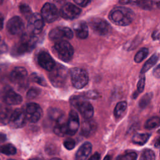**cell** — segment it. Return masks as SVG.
Listing matches in <instances>:
<instances>
[{"instance_id":"1","label":"cell","mask_w":160,"mask_h":160,"mask_svg":"<svg viewBox=\"0 0 160 160\" xmlns=\"http://www.w3.org/2000/svg\"><path fill=\"white\" fill-rule=\"evenodd\" d=\"M109 18L112 22L118 26H128L134 19V12L129 8L117 6L109 12Z\"/></svg>"},{"instance_id":"2","label":"cell","mask_w":160,"mask_h":160,"mask_svg":"<svg viewBox=\"0 0 160 160\" xmlns=\"http://www.w3.org/2000/svg\"><path fill=\"white\" fill-rule=\"evenodd\" d=\"M69 101L71 106L78 110L85 119H89L92 117L94 108L83 96L74 95L70 98Z\"/></svg>"},{"instance_id":"3","label":"cell","mask_w":160,"mask_h":160,"mask_svg":"<svg viewBox=\"0 0 160 160\" xmlns=\"http://www.w3.org/2000/svg\"><path fill=\"white\" fill-rule=\"evenodd\" d=\"M68 76V71L67 68L61 64H58L50 71L49 78L53 86L61 88L65 84Z\"/></svg>"},{"instance_id":"4","label":"cell","mask_w":160,"mask_h":160,"mask_svg":"<svg viewBox=\"0 0 160 160\" xmlns=\"http://www.w3.org/2000/svg\"><path fill=\"white\" fill-rule=\"evenodd\" d=\"M53 49L57 56L64 62L71 61L74 54V48L72 45L66 40L56 41Z\"/></svg>"},{"instance_id":"5","label":"cell","mask_w":160,"mask_h":160,"mask_svg":"<svg viewBox=\"0 0 160 160\" xmlns=\"http://www.w3.org/2000/svg\"><path fill=\"white\" fill-rule=\"evenodd\" d=\"M38 38L32 34H23L18 44L16 46L14 51L18 55L24 54L31 52L36 45Z\"/></svg>"},{"instance_id":"6","label":"cell","mask_w":160,"mask_h":160,"mask_svg":"<svg viewBox=\"0 0 160 160\" xmlns=\"http://www.w3.org/2000/svg\"><path fill=\"white\" fill-rule=\"evenodd\" d=\"M71 82L76 89H82L89 81V77L87 72L79 68H73L69 71Z\"/></svg>"},{"instance_id":"7","label":"cell","mask_w":160,"mask_h":160,"mask_svg":"<svg viewBox=\"0 0 160 160\" xmlns=\"http://www.w3.org/2000/svg\"><path fill=\"white\" fill-rule=\"evenodd\" d=\"M0 98L4 104L8 106L18 105L22 101L21 96L16 92L9 86H6L1 90Z\"/></svg>"},{"instance_id":"8","label":"cell","mask_w":160,"mask_h":160,"mask_svg":"<svg viewBox=\"0 0 160 160\" xmlns=\"http://www.w3.org/2000/svg\"><path fill=\"white\" fill-rule=\"evenodd\" d=\"M89 24L91 29L97 34L106 36L110 33L111 26L109 23L101 18H94L89 20Z\"/></svg>"},{"instance_id":"9","label":"cell","mask_w":160,"mask_h":160,"mask_svg":"<svg viewBox=\"0 0 160 160\" xmlns=\"http://www.w3.org/2000/svg\"><path fill=\"white\" fill-rule=\"evenodd\" d=\"M28 20L27 28L30 34L35 36L42 31L44 26V21L40 14L37 12L32 14Z\"/></svg>"},{"instance_id":"10","label":"cell","mask_w":160,"mask_h":160,"mask_svg":"<svg viewBox=\"0 0 160 160\" xmlns=\"http://www.w3.org/2000/svg\"><path fill=\"white\" fill-rule=\"evenodd\" d=\"M41 16L47 22H52L55 21L59 17V11L57 7L50 2L45 3L41 11Z\"/></svg>"},{"instance_id":"11","label":"cell","mask_w":160,"mask_h":160,"mask_svg":"<svg viewBox=\"0 0 160 160\" xmlns=\"http://www.w3.org/2000/svg\"><path fill=\"white\" fill-rule=\"evenodd\" d=\"M73 37L72 31L64 26H58L52 29L49 33V38L52 41H61L63 39H70Z\"/></svg>"},{"instance_id":"12","label":"cell","mask_w":160,"mask_h":160,"mask_svg":"<svg viewBox=\"0 0 160 160\" xmlns=\"http://www.w3.org/2000/svg\"><path fill=\"white\" fill-rule=\"evenodd\" d=\"M81 12V10L79 7L71 2H66L62 6L59 14L64 19L72 20L78 18Z\"/></svg>"},{"instance_id":"13","label":"cell","mask_w":160,"mask_h":160,"mask_svg":"<svg viewBox=\"0 0 160 160\" xmlns=\"http://www.w3.org/2000/svg\"><path fill=\"white\" fill-rule=\"evenodd\" d=\"M26 120L31 122H38L42 115V110L40 106L35 102H30L27 104L24 111Z\"/></svg>"},{"instance_id":"14","label":"cell","mask_w":160,"mask_h":160,"mask_svg":"<svg viewBox=\"0 0 160 160\" xmlns=\"http://www.w3.org/2000/svg\"><path fill=\"white\" fill-rule=\"evenodd\" d=\"M26 118L24 111L18 108L12 111L9 124L12 128H21L26 124Z\"/></svg>"},{"instance_id":"15","label":"cell","mask_w":160,"mask_h":160,"mask_svg":"<svg viewBox=\"0 0 160 160\" xmlns=\"http://www.w3.org/2000/svg\"><path fill=\"white\" fill-rule=\"evenodd\" d=\"M6 28L9 33L12 35H18L22 33L24 25L22 19L19 16L11 18L6 24Z\"/></svg>"},{"instance_id":"16","label":"cell","mask_w":160,"mask_h":160,"mask_svg":"<svg viewBox=\"0 0 160 160\" xmlns=\"http://www.w3.org/2000/svg\"><path fill=\"white\" fill-rule=\"evenodd\" d=\"M66 126L68 135L73 136L78 131L79 128V118L78 113L75 111L71 110L69 112Z\"/></svg>"},{"instance_id":"17","label":"cell","mask_w":160,"mask_h":160,"mask_svg":"<svg viewBox=\"0 0 160 160\" xmlns=\"http://www.w3.org/2000/svg\"><path fill=\"white\" fill-rule=\"evenodd\" d=\"M11 81L19 85H24L27 81L28 72L23 67H15L10 74Z\"/></svg>"},{"instance_id":"18","label":"cell","mask_w":160,"mask_h":160,"mask_svg":"<svg viewBox=\"0 0 160 160\" xmlns=\"http://www.w3.org/2000/svg\"><path fill=\"white\" fill-rule=\"evenodd\" d=\"M37 59L39 65L48 71H51L56 65L52 58L45 51H42L38 54Z\"/></svg>"},{"instance_id":"19","label":"cell","mask_w":160,"mask_h":160,"mask_svg":"<svg viewBox=\"0 0 160 160\" xmlns=\"http://www.w3.org/2000/svg\"><path fill=\"white\" fill-rule=\"evenodd\" d=\"M76 36L79 39H86L88 36L89 29L87 24L83 21L77 22L73 26Z\"/></svg>"},{"instance_id":"20","label":"cell","mask_w":160,"mask_h":160,"mask_svg":"<svg viewBox=\"0 0 160 160\" xmlns=\"http://www.w3.org/2000/svg\"><path fill=\"white\" fill-rule=\"evenodd\" d=\"M92 150V145L89 142L83 143L76 152L75 160H86Z\"/></svg>"},{"instance_id":"21","label":"cell","mask_w":160,"mask_h":160,"mask_svg":"<svg viewBox=\"0 0 160 160\" xmlns=\"http://www.w3.org/2000/svg\"><path fill=\"white\" fill-rule=\"evenodd\" d=\"M96 129V124L94 121L89 119H85L83 121L81 128V134L85 137H88L93 134Z\"/></svg>"},{"instance_id":"22","label":"cell","mask_w":160,"mask_h":160,"mask_svg":"<svg viewBox=\"0 0 160 160\" xmlns=\"http://www.w3.org/2000/svg\"><path fill=\"white\" fill-rule=\"evenodd\" d=\"M12 109L7 104L0 105V122L3 124L9 123L11 116L12 113Z\"/></svg>"},{"instance_id":"23","label":"cell","mask_w":160,"mask_h":160,"mask_svg":"<svg viewBox=\"0 0 160 160\" xmlns=\"http://www.w3.org/2000/svg\"><path fill=\"white\" fill-rule=\"evenodd\" d=\"M56 124L54 128V132L59 136H64L67 134V126L65 116L56 122Z\"/></svg>"},{"instance_id":"24","label":"cell","mask_w":160,"mask_h":160,"mask_svg":"<svg viewBox=\"0 0 160 160\" xmlns=\"http://www.w3.org/2000/svg\"><path fill=\"white\" fill-rule=\"evenodd\" d=\"M127 110V102L126 101L119 102L114 109V117L117 119L121 118L126 114Z\"/></svg>"},{"instance_id":"25","label":"cell","mask_w":160,"mask_h":160,"mask_svg":"<svg viewBox=\"0 0 160 160\" xmlns=\"http://www.w3.org/2000/svg\"><path fill=\"white\" fill-rule=\"evenodd\" d=\"M151 134L149 133H138L133 136L132 141L133 143L138 145H144L149 139Z\"/></svg>"},{"instance_id":"26","label":"cell","mask_w":160,"mask_h":160,"mask_svg":"<svg viewBox=\"0 0 160 160\" xmlns=\"http://www.w3.org/2000/svg\"><path fill=\"white\" fill-rule=\"evenodd\" d=\"M159 59V56L158 54H154L143 65V66L142 67L141 71H140V74H144L146 72H147L150 68H151L158 61Z\"/></svg>"},{"instance_id":"27","label":"cell","mask_w":160,"mask_h":160,"mask_svg":"<svg viewBox=\"0 0 160 160\" xmlns=\"http://www.w3.org/2000/svg\"><path fill=\"white\" fill-rule=\"evenodd\" d=\"M48 114L51 120L56 122L64 116L63 112L61 109L57 108H50L48 111Z\"/></svg>"},{"instance_id":"28","label":"cell","mask_w":160,"mask_h":160,"mask_svg":"<svg viewBox=\"0 0 160 160\" xmlns=\"http://www.w3.org/2000/svg\"><path fill=\"white\" fill-rule=\"evenodd\" d=\"M0 152L6 155H14L16 153V148L11 144L0 146Z\"/></svg>"},{"instance_id":"29","label":"cell","mask_w":160,"mask_h":160,"mask_svg":"<svg viewBox=\"0 0 160 160\" xmlns=\"http://www.w3.org/2000/svg\"><path fill=\"white\" fill-rule=\"evenodd\" d=\"M159 118L158 116H153L149 118L145 123L144 128L148 129H152L158 128L159 126Z\"/></svg>"},{"instance_id":"30","label":"cell","mask_w":160,"mask_h":160,"mask_svg":"<svg viewBox=\"0 0 160 160\" xmlns=\"http://www.w3.org/2000/svg\"><path fill=\"white\" fill-rule=\"evenodd\" d=\"M149 51L146 48H141L139 51L137 52V53L135 54V56L134 58V60L136 62H141L148 55Z\"/></svg>"},{"instance_id":"31","label":"cell","mask_w":160,"mask_h":160,"mask_svg":"<svg viewBox=\"0 0 160 160\" xmlns=\"http://www.w3.org/2000/svg\"><path fill=\"white\" fill-rule=\"evenodd\" d=\"M30 79L32 82H34L41 86H47V82L44 79V78L41 74H39L36 72H33L31 74L30 76Z\"/></svg>"},{"instance_id":"32","label":"cell","mask_w":160,"mask_h":160,"mask_svg":"<svg viewBox=\"0 0 160 160\" xmlns=\"http://www.w3.org/2000/svg\"><path fill=\"white\" fill-rule=\"evenodd\" d=\"M156 156L153 151L149 149H144L140 157L139 160H155Z\"/></svg>"},{"instance_id":"33","label":"cell","mask_w":160,"mask_h":160,"mask_svg":"<svg viewBox=\"0 0 160 160\" xmlns=\"http://www.w3.org/2000/svg\"><path fill=\"white\" fill-rule=\"evenodd\" d=\"M152 97V94L151 92L146 93L145 95H144L140 99L139 102V106L141 108H144L146 107L149 103L150 102L151 99Z\"/></svg>"},{"instance_id":"34","label":"cell","mask_w":160,"mask_h":160,"mask_svg":"<svg viewBox=\"0 0 160 160\" xmlns=\"http://www.w3.org/2000/svg\"><path fill=\"white\" fill-rule=\"evenodd\" d=\"M19 9L22 14L28 19L32 15V11L30 7L26 4H21L19 6Z\"/></svg>"},{"instance_id":"35","label":"cell","mask_w":160,"mask_h":160,"mask_svg":"<svg viewBox=\"0 0 160 160\" xmlns=\"http://www.w3.org/2000/svg\"><path fill=\"white\" fill-rule=\"evenodd\" d=\"M41 92V91L39 88H31L27 92V98L29 99H34L36 98Z\"/></svg>"},{"instance_id":"36","label":"cell","mask_w":160,"mask_h":160,"mask_svg":"<svg viewBox=\"0 0 160 160\" xmlns=\"http://www.w3.org/2000/svg\"><path fill=\"white\" fill-rule=\"evenodd\" d=\"M137 154L134 152H128L122 156H121L119 160H136L137 159Z\"/></svg>"},{"instance_id":"37","label":"cell","mask_w":160,"mask_h":160,"mask_svg":"<svg viewBox=\"0 0 160 160\" xmlns=\"http://www.w3.org/2000/svg\"><path fill=\"white\" fill-rule=\"evenodd\" d=\"M145 79L146 78L144 76H142L140 77L137 84V90L138 93H141L143 91L145 86Z\"/></svg>"},{"instance_id":"38","label":"cell","mask_w":160,"mask_h":160,"mask_svg":"<svg viewBox=\"0 0 160 160\" xmlns=\"http://www.w3.org/2000/svg\"><path fill=\"white\" fill-rule=\"evenodd\" d=\"M75 145L76 142L72 139H67L64 141V146L68 150L72 149L75 147Z\"/></svg>"},{"instance_id":"39","label":"cell","mask_w":160,"mask_h":160,"mask_svg":"<svg viewBox=\"0 0 160 160\" xmlns=\"http://www.w3.org/2000/svg\"><path fill=\"white\" fill-rule=\"evenodd\" d=\"M133 2L137 4L138 6H141V8H144V9H150L151 8V3H152V2H150V1H134Z\"/></svg>"},{"instance_id":"40","label":"cell","mask_w":160,"mask_h":160,"mask_svg":"<svg viewBox=\"0 0 160 160\" xmlns=\"http://www.w3.org/2000/svg\"><path fill=\"white\" fill-rule=\"evenodd\" d=\"M74 2L82 7H85L90 3L91 1L89 0H74Z\"/></svg>"},{"instance_id":"41","label":"cell","mask_w":160,"mask_h":160,"mask_svg":"<svg viewBox=\"0 0 160 160\" xmlns=\"http://www.w3.org/2000/svg\"><path fill=\"white\" fill-rule=\"evenodd\" d=\"M7 50H8L7 45L3 41L1 40V41L0 42V54L6 52Z\"/></svg>"},{"instance_id":"42","label":"cell","mask_w":160,"mask_h":160,"mask_svg":"<svg viewBox=\"0 0 160 160\" xmlns=\"http://www.w3.org/2000/svg\"><path fill=\"white\" fill-rule=\"evenodd\" d=\"M85 98H96V97L98 96V94H96V92L95 91H89L87 92V94L86 96H83Z\"/></svg>"},{"instance_id":"43","label":"cell","mask_w":160,"mask_h":160,"mask_svg":"<svg viewBox=\"0 0 160 160\" xmlns=\"http://www.w3.org/2000/svg\"><path fill=\"white\" fill-rule=\"evenodd\" d=\"M159 67L160 66L159 65H158L152 71V74L153 75L157 78H159V76H160V69H159Z\"/></svg>"},{"instance_id":"44","label":"cell","mask_w":160,"mask_h":160,"mask_svg":"<svg viewBox=\"0 0 160 160\" xmlns=\"http://www.w3.org/2000/svg\"><path fill=\"white\" fill-rule=\"evenodd\" d=\"M89 160H100V154L99 152H96L93 155L91 156Z\"/></svg>"},{"instance_id":"45","label":"cell","mask_w":160,"mask_h":160,"mask_svg":"<svg viewBox=\"0 0 160 160\" xmlns=\"http://www.w3.org/2000/svg\"><path fill=\"white\" fill-rule=\"evenodd\" d=\"M152 38L154 40H158L159 39V32L158 30L154 31L152 34Z\"/></svg>"},{"instance_id":"46","label":"cell","mask_w":160,"mask_h":160,"mask_svg":"<svg viewBox=\"0 0 160 160\" xmlns=\"http://www.w3.org/2000/svg\"><path fill=\"white\" fill-rule=\"evenodd\" d=\"M3 24H4V17H3V15L0 13V30H1L3 28Z\"/></svg>"},{"instance_id":"47","label":"cell","mask_w":160,"mask_h":160,"mask_svg":"<svg viewBox=\"0 0 160 160\" xmlns=\"http://www.w3.org/2000/svg\"><path fill=\"white\" fill-rule=\"evenodd\" d=\"M6 139V136L4 134H0V142H4Z\"/></svg>"},{"instance_id":"48","label":"cell","mask_w":160,"mask_h":160,"mask_svg":"<svg viewBox=\"0 0 160 160\" xmlns=\"http://www.w3.org/2000/svg\"><path fill=\"white\" fill-rule=\"evenodd\" d=\"M111 156H109V155H107V156L104 158L103 160H111Z\"/></svg>"},{"instance_id":"49","label":"cell","mask_w":160,"mask_h":160,"mask_svg":"<svg viewBox=\"0 0 160 160\" xmlns=\"http://www.w3.org/2000/svg\"><path fill=\"white\" fill-rule=\"evenodd\" d=\"M51 160H61V159H59V158H54L51 159Z\"/></svg>"},{"instance_id":"50","label":"cell","mask_w":160,"mask_h":160,"mask_svg":"<svg viewBox=\"0 0 160 160\" xmlns=\"http://www.w3.org/2000/svg\"><path fill=\"white\" fill-rule=\"evenodd\" d=\"M29 160H37V159H31Z\"/></svg>"},{"instance_id":"51","label":"cell","mask_w":160,"mask_h":160,"mask_svg":"<svg viewBox=\"0 0 160 160\" xmlns=\"http://www.w3.org/2000/svg\"><path fill=\"white\" fill-rule=\"evenodd\" d=\"M8 160H15V159H8Z\"/></svg>"},{"instance_id":"52","label":"cell","mask_w":160,"mask_h":160,"mask_svg":"<svg viewBox=\"0 0 160 160\" xmlns=\"http://www.w3.org/2000/svg\"><path fill=\"white\" fill-rule=\"evenodd\" d=\"M1 41V36H0V42Z\"/></svg>"},{"instance_id":"53","label":"cell","mask_w":160,"mask_h":160,"mask_svg":"<svg viewBox=\"0 0 160 160\" xmlns=\"http://www.w3.org/2000/svg\"><path fill=\"white\" fill-rule=\"evenodd\" d=\"M118 159H117V160H118Z\"/></svg>"}]
</instances>
